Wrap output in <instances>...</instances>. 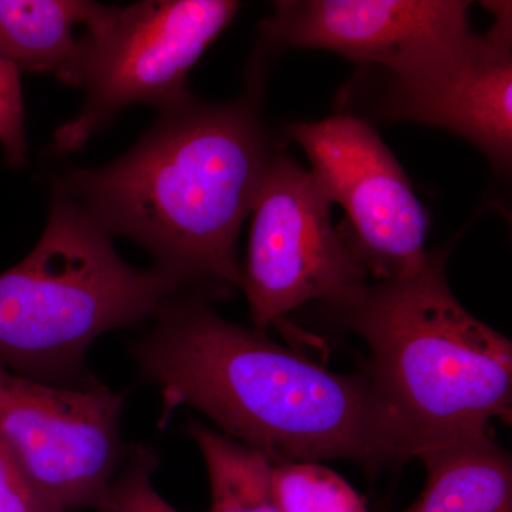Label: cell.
<instances>
[{"label": "cell", "instance_id": "1", "mask_svg": "<svg viewBox=\"0 0 512 512\" xmlns=\"http://www.w3.org/2000/svg\"><path fill=\"white\" fill-rule=\"evenodd\" d=\"M153 320L131 355L160 390L164 420L194 407L274 463L345 458L377 471L407 460L369 373L332 372L222 318L201 292L177 296Z\"/></svg>", "mask_w": 512, "mask_h": 512}, {"label": "cell", "instance_id": "2", "mask_svg": "<svg viewBox=\"0 0 512 512\" xmlns=\"http://www.w3.org/2000/svg\"><path fill=\"white\" fill-rule=\"evenodd\" d=\"M274 154L254 93L221 104L191 96L161 111L124 156L55 187L211 298L241 288L239 234Z\"/></svg>", "mask_w": 512, "mask_h": 512}, {"label": "cell", "instance_id": "3", "mask_svg": "<svg viewBox=\"0 0 512 512\" xmlns=\"http://www.w3.org/2000/svg\"><path fill=\"white\" fill-rule=\"evenodd\" d=\"M448 247L412 274L329 303L372 352L369 376L407 458L511 423L512 343L461 305L447 281Z\"/></svg>", "mask_w": 512, "mask_h": 512}, {"label": "cell", "instance_id": "4", "mask_svg": "<svg viewBox=\"0 0 512 512\" xmlns=\"http://www.w3.org/2000/svg\"><path fill=\"white\" fill-rule=\"evenodd\" d=\"M188 289L157 266L126 264L109 232L55 187L36 247L0 274V365L36 382L93 389L100 383L86 370L90 346L156 318Z\"/></svg>", "mask_w": 512, "mask_h": 512}, {"label": "cell", "instance_id": "5", "mask_svg": "<svg viewBox=\"0 0 512 512\" xmlns=\"http://www.w3.org/2000/svg\"><path fill=\"white\" fill-rule=\"evenodd\" d=\"M235 0H146L103 6L80 36L79 52L60 77L83 87V109L55 133L63 153L80 150L121 110L150 104L164 111L190 99L187 77L231 25Z\"/></svg>", "mask_w": 512, "mask_h": 512}, {"label": "cell", "instance_id": "6", "mask_svg": "<svg viewBox=\"0 0 512 512\" xmlns=\"http://www.w3.org/2000/svg\"><path fill=\"white\" fill-rule=\"evenodd\" d=\"M367 279L311 171L275 151L252 207L241 269L252 326L266 330L308 302L340 301Z\"/></svg>", "mask_w": 512, "mask_h": 512}, {"label": "cell", "instance_id": "7", "mask_svg": "<svg viewBox=\"0 0 512 512\" xmlns=\"http://www.w3.org/2000/svg\"><path fill=\"white\" fill-rule=\"evenodd\" d=\"M332 204L348 215L342 232L367 276L390 281L416 271L427 256L430 220L409 177L366 120L339 113L286 127Z\"/></svg>", "mask_w": 512, "mask_h": 512}, {"label": "cell", "instance_id": "8", "mask_svg": "<svg viewBox=\"0 0 512 512\" xmlns=\"http://www.w3.org/2000/svg\"><path fill=\"white\" fill-rule=\"evenodd\" d=\"M126 393L36 382L0 365V436L63 512L97 510L127 453Z\"/></svg>", "mask_w": 512, "mask_h": 512}, {"label": "cell", "instance_id": "9", "mask_svg": "<svg viewBox=\"0 0 512 512\" xmlns=\"http://www.w3.org/2000/svg\"><path fill=\"white\" fill-rule=\"evenodd\" d=\"M494 25L471 32L426 60L390 76L377 113L456 134L497 173L512 164V19L510 2H485Z\"/></svg>", "mask_w": 512, "mask_h": 512}, {"label": "cell", "instance_id": "10", "mask_svg": "<svg viewBox=\"0 0 512 512\" xmlns=\"http://www.w3.org/2000/svg\"><path fill=\"white\" fill-rule=\"evenodd\" d=\"M464 0H282L259 26L271 50L319 49L396 74L468 35Z\"/></svg>", "mask_w": 512, "mask_h": 512}, {"label": "cell", "instance_id": "11", "mask_svg": "<svg viewBox=\"0 0 512 512\" xmlns=\"http://www.w3.org/2000/svg\"><path fill=\"white\" fill-rule=\"evenodd\" d=\"M427 480L402 512H512V461L490 431L417 454Z\"/></svg>", "mask_w": 512, "mask_h": 512}, {"label": "cell", "instance_id": "12", "mask_svg": "<svg viewBox=\"0 0 512 512\" xmlns=\"http://www.w3.org/2000/svg\"><path fill=\"white\" fill-rule=\"evenodd\" d=\"M104 5L86 0H0V57L19 72L53 73L60 80L79 52L84 29Z\"/></svg>", "mask_w": 512, "mask_h": 512}, {"label": "cell", "instance_id": "13", "mask_svg": "<svg viewBox=\"0 0 512 512\" xmlns=\"http://www.w3.org/2000/svg\"><path fill=\"white\" fill-rule=\"evenodd\" d=\"M211 485V512H284L274 485V461L262 451L192 421Z\"/></svg>", "mask_w": 512, "mask_h": 512}, {"label": "cell", "instance_id": "14", "mask_svg": "<svg viewBox=\"0 0 512 512\" xmlns=\"http://www.w3.org/2000/svg\"><path fill=\"white\" fill-rule=\"evenodd\" d=\"M274 485L284 512H367L348 481L313 461L274 463Z\"/></svg>", "mask_w": 512, "mask_h": 512}, {"label": "cell", "instance_id": "15", "mask_svg": "<svg viewBox=\"0 0 512 512\" xmlns=\"http://www.w3.org/2000/svg\"><path fill=\"white\" fill-rule=\"evenodd\" d=\"M160 464L156 451L134 446L128 451L116 476L97 508L101 512H178L154 490L151 477Z\"/></svg>", "mask_w": 512, "mask_h": 512}, {"label": "cell", "instance_id": "16", "mask_svg": "<svg viewBox=\"0 0 512 512\" xmlns=\"http://www.w3.org/2000/svg\"><path fill=\"white\" fill-rule=\"evenodd\" d=\"M0 146L13 167L26 163L28 143L20 72L3 57H0Z\"/></svg>", "mask_w": 512, "mask_h": 512}, {"label": "cell", "instance_id": "17", "mask_svg": "<svg viewBox=\"0 0 512 512\" xmlns=\"http://www.w3.org/2000/svg\"><path fill=\"white\" fill-rule=\"evenodd\" d=\"M0 512H63L0 436Z\"/></svg>", "mask_w": 512, "mask_h": 512}]
</instances>
